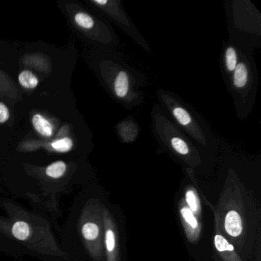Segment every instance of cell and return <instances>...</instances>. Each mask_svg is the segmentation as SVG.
<instances>
[{"label": "cell", "mask_w": 261, "mask_h": 261, "mask_svg": "<svg viewBox=\"0 0 261 261\" xmlns=\"http://www.w3.org/2000/svg\"><path fill=\"white\" fill-rule=\"evenodd\" d=\"M167 107L173 116L177 123L181 126V129L186 130L189 135L192 136L195 141L199 144H207L206 134L202 128L200 126V122L192 115L190 111L185 108L178 102L166 101Z\"/></svg>", "instance_id": "obj_1"}, {"label": "cell", "mask_w": 261, "mask_h": 261, "mask_svg": "<svg viewBox=\"0 0 261 261\" xmlns=\"http://www.w3.org/2000/svg\"><path fill=\"white\" fill-rule=\"evenodd\" d=\"M10 229V233L15 239L31 247H39L36 244L38 241V230L29 221L23 219L15 220L12 223Z\"/></svg>", "instance_id": "obj_2"}, {"label": "cell", "mask_w": 261, "mask_h": 261, "mask_svg": "<svg viewBox=\"0 0 261 261\" xmlns=\"http://www.w3.org/2000/svg\"><path fill=\"white\" fill-rule=\"evenodd\" d=\"M165 144H169V146L177 153L181 155H186L190 152V145L192 143L188 142L186 137L179 131L171 129L169 128V135L164 138Z\"/></svg>", "instance_id": "obj_3"}, {"label": "cell", "mask_w": 261, "mask_h": 261, "mask_svg": "<svg viewBox=\"0 0 261 261\" xmlns=\"http://www.w3.org/2000/svg\"><path fill=\"white\" fill-rule=\"evenodd\" d=\"M233 72L232 83H233V88L237 92H242L245 88H247L250 81L249 64L243 60L240 62H238L236 68Z\"/></svg>", "instance_id": "obj_4"}, {"label": "cell", "mask_w": 261, "mask_h": 261, "mask_svg": "<svg viewBox=\"0 0 261 261\" xmlns=\"http://www.w3.org/2000/svg\"><path fill=\"white\" fill-rule=\"evenodd\" d=\"M113 86L114 94L117 98L126 99L130 89V77L129 73L125 70L117 71Z\"/></svg>", "instance_id": "obj_5"}, {"label": "cell", "mask_w": 261, "mask_h": 261, "mask_svg": "<svg viewBox=\"0 0 261 261\" xmlns=\"http://www.w3.org/2000/svg\"><path fill=\"white\" fill-rule=\"evenodd\" d=\"M226 231L231 236H239L242 232V221L239 214L234 211H230L226 215L224 223Z\"/></svg>", "instance_id": "obj_6"}, {"label": "cell", "mask_w": 261, "mask_h": 261, "mask_svg": "<svg viewBox=\"0 0 261 261\" xmlns=\"http://www.w3.org/2000/svg\"><path fill=\"white\" fill-rule=\"evenodd\" d=\"M33 124L36 130L44 137L53 136V128L51 123L40 114H36L33 118Z\"/></svg>", "instance_id": "obj_7"}, {"label": "cell", "mask_w": 261, "mask_h": 261, "mask_svg": "<svg viewBox=\"0 0 261 261\" xmlns=\"http://www.w3.org/2000/svg\"><path fill=\"white\" fill-rule=\"evenodd\" d=\"M81 232H82V238L85 241H88V242H92V241H96L98 238L100 229H99L98 225L95 223L87 221L82 224Z\"/></svg>", "instance_id": "obj_8"}, {"label": "cell", "mask_w": 261, "mask_h": 261, "mask_svg": "<svg viewBox=\"0 0 261 261\" xmlns=\"http://www.w3.org/2000/svg\"><path fill=\"white\" fill-rule=\"evenodd\" d=\"M67 170L65 162L57 161L50 164L45 169V175L53 179H59L63 177Z\"/></svg>", "instance_id": "obj_9"}, {"label": "cell", "mask_w": 261, "mask_h": 261, "mask_svg": "<svg viewBox=\"0 0 261 261\" xmlns=\"http://www.w3.org/2000/svg\"><path fill=\"white\" fill-rule=\"evenodd\" d=\"M19 82L23 88L33 89L39 85L37 77L30 71H23L19 74Z\"/></svg>", "instance_id": "obj_10"}, {"label": "cell", "mask_w": 261, "mask_h": 261, "mask_svg": "<svg viewBox=\"0 0 261 261\" xmlns=\"http://www.w3.org/2000/svg\"><path fill=\"white\" fill-rule=\"evenodd\" d=\"M238 62V53L233 47H227L225 51V67L228 72H233Z\"/></svg>", "instance_id": "obj_11"}, {"label": "cell", "mask_w": 261, "mask_h": 261, "mask_svg": "<svg viewBox=\"0 0 261 261\" xmlns=\"http://www.w3.org/2000/svg\"><path fill=\"white\" fill-rule=\"evenodd\" d=\"M74 20L79 27L85 30H91L94 25V19L87 13H77L74 16Z\"/></svg>", "instance_id": "obj_12"}, {"label": "cell", "mask_w": 261, "mask_h": 261, "mask_svg": "<svg viewBox=\"0 0 261 261\" xmlns=\"http://www.w3.org/2000/svg\"><path fill=\"white\" fill-rule=\"evenodd\" d=\"M51 147L59 152H66L71 150L73 147L72 140L68 137L56 140L51 143Z\"/></svg>", "instance_id": "obj_13"}, {"label": "cell", "mask_w": 261, "mask_h": 261, "mask_svg": "<svg viewBox=\"0 0 261 261\" xmlns=\"http://www.w3.org/2000/svg\"><path fill=\"white\" fill-rule=\"evenodd\" d=\"M215 244L218 251H232L233 247L229 244L224 238L221 235H216L215 238Z\"/></svg>", "instance_id": "obj_14"}, {"label": "cell", "mask_w": 261, "mask_h": 261, "mask_svg": "<svg viewBox=\"0 0 261 261\" xmlns=\"http://www.w3.org/2000/svg\"><path fill=\"white\" fill-rule=\"evenodd\" d=\"M181 212V214H182L183 218H185L186 222L189 223L192 227L195 228L197 225H198V222H197L196 218L194 216L191 209L188 208V207H183Z\"/></svg>", "instance_id": "obj_15"}, {"label": "cell", "mask_w": 261, "mask_h": 261, "mask_svg": "<svg viewBox=\"0 0 261 261\" xmlns=\"http://www.w3.org/2000/svg\"><path fill=\"white\" fill-rule=\"evenodd\" d=\"M186 201L193 212H196L198 210V201L195 193L192 191H189L186 193Z\"/></svg>", "instance_id": "obj_16"}, {"label": "cell", "mask_w": 261, "mask_h": 261, "mask_svg": "<svg viewBox=\"0 0 261 261\" xmlns=\"http://www.w3.org/2000/svg\"><path fill=\"white\" fill-rule=\"evenodd\" d=\"M106 246L108 251H112L115 247V237L111 230H108L106 232Z\"/></svg>", "instance_id": "obj_17"}, {"label": "cell", "mask_w": 261, "mask_h": 261, "mask_svg": "<svg viewBox=\"0 0 261 261\" xmlns=\"http://www.w3.org/2000/svg\"><path fill=\"white\" fill-rule=\"evenodd\" d=\"M10 118V111L7 107L0 102V123H5Z\"/></svg>", "instance_id": "obj_18"}]
</instances>
